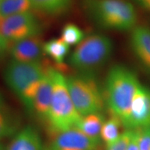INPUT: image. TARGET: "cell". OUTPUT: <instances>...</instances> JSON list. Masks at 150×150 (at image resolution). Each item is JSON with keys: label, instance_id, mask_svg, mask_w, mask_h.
<instances>
[{"label": "cell", "instance_id": "1", "mask_svg": "<svg viewBox=\"0 0 150 150\" xmlns=\"http://www.w3.org/2000/svg\"><path fill=\"white\" fill-rule=\"evenodd\" d=\"M47 66L41 62L25 63L12 59L4 69L5 83L29 111H33L35 94Z\"/></svg>", "mask_w": 150, "mask_h": 150}, {"label": "cell", "instance_id": "2", "mask_svg": "<svg viewBox=\"0 0 150 150\" xmlns=\"http://www.w3.org/2000/svg\"><path fill=\"white\" fill-rule=\"evenodd\" d=\"M83 4L88 16L105 29L127 31L136 26V10L126 0H83Z\"/></svg>", "mask_w": 150, "mask_h": 150}, {"label": "cell", "instance_id": "3", "mask_svg": "<svg viewBox=\"0 0 150 150\" xmlns=\"http://www.w3.org/2000/svg\"><path fill=\"white\" fill-rule=\"evenodd\" d=\"M140 84L136 74L123 65H113L108 71L105 85L106 101L110 111L120 118L122 125Z\"/></svg>", "mask_w": 150, "mask_h": 150}, {"label": "cell", "instance_id": "4", "mask_svg": "<svg viewBox=\"0 0 150 150\" xmlns=\"http://www.w3.org/2000/svg\"><path fill=\"white\" fill-rule=\"evenodd\" d=\"M53 93L47 117L48 128L52 136L76 127L82 116L79 113L67 88L66 77L58 68L52 67Z\"/></svg>", "mask_w": 150, "mask_h": 150}, {"label": "cell", "instance_id": "5", "mask_svg": "<svg viewBox=\"0 0 150 150\" xmlns=\"http://www.w3.org/2000/svg\"><path fill=\"white\" fill-rule=\"evenodd\" d=\"M113 42L107 35L94 33L76 45L68 59L70 65L79 73L94 74L111 57Z\"/></svg>", "mask_w": 150, "mask_h": 150}, {"label": "cell", "instance_id": "6", "mask_svg": "<svg viewBox=\"0 0 150 150\" xmlns=\"http://www.w3.org/2000/svg\"><path fill=\"white\" fill-rule=\"evenodd\" d=\"M70 97L81 116L99 112L104 107V97L94 74L79 73L66 78Z\"/></svg>", "mask_w": 150, "mask_h": 150}, {"label": "cell", "instance_id": "7", "mask_svg": "<svg viewBox=\"0 0 150 150\" xmlns=\"http://www.w3.org/2000/svg\"><path fill=\"white\" fill-rule=\"evenodd\" d=\"M42 27L30 11L8 17H0V35L8 42L38 36Z\"/></svg>", "mask_w": 150, "mask_h": 150}, {"label": "cell", "instance_id": "8", "mask_svg": "<svg viewBox=\"0 0 150 150\" xmlns=\"http://www.w3.org/2000/svg\"><path fill=\"white\" fill-rule=\"evenodd\" d=\"M45 150H96L99 140L88 136L77 127L54 135Z\"/></svg>", "mask_w": 150, "mask_h": 150}, {"label": "cell", "instance_id": "9", "mask_svg": "<svg viewBox=\"0 0 150 150\" xmlns=\"http://www.w3.org/2000/svg\"><path fill=\"white\" fill-rule=\"evenodd\" d=\"M123 125L128 129L150 128V89L140 84Z\"/></svg>", "mask_w": 150, "mask_h": 150}, {"label": "cell", "instance_id": "10", "mask_svg": "<svg viewBox=\"0 0 150 150\" xmlns=\"http://www.w3.org/2000/svg\"><path fill=\"white\" fill-rule=\"evenodd\" d=\"M12 59L25 63H40L43 56V42L38 36L14 42L10 47Z\"/></svg>", "mask_w": 150, "mask_h": 150}, {"label": "cell", "instance_id": "11", "mask_svg": "<svg viewBox=\"0 0 150 150\" xmlns=\"http://www.w3.org/2000/svg\"><path fill=\"white\" fill-rule=\"evenodd\" d=\"M131 31V50L142 66L150 72V28L136 25Z\"/></svg>", "mask_w": 150, "mask_h": 150}, {"label": "cell", "instance_id": "12", "mask_svg": "<svg viewBox=\"0 0 150 150\" xmlns=\"http://www.w3.org/2000/svg\"><path fill=\"white\" fill-rule=\"evenodd\" d=\"M53 93V77L52 67L48 65L44 76L41 79L33 101V110L46 120L51 105Z\"/></svg>", "mask_w": 150, "mask_h": 150}, {"label": "cell", "instance_id": "13", "mask_svg": "<svg viewBox=\"0 0 150 150\" xmlns=\"http://www.w3.org/2000/svg\"><path fill=\"white\" fill-rule=\"evenodd\" d=\"M6 150H45L36 129L27 126L15 135Z\"/></svg>", "mask_w": 150, "mask_h": 150}, {"label": "cell", "instance_id": "14", "mask_svg": "<svg viewBox=\"0 0 150 150\" xmlns=\"http://www.w3.org/2000/svg\"><path fill=\"white\" fill-rule=\"evenodd\" d=\"M43 51L45 55L51 58L59 70H65L64 61L69 52L70 46L65 43L61 38H53L43 43Z\"/></svg>", "mask_w": 150, "mask_h": 150}, {"label": "cell", "instance_id": "15", "mask_svg": "<svg viewBox=\"0 0 150 150\" xmlns=\"http://www.w3.org/2000/svg\"><path fill=\"white\" fill-rule=\"evenodd\" d=\"M104 122L102 115L95 112L82 116L76 127L88 136L100 140L101 131Z\"/></svg>", "mask_w": 150, "mask_h": 150}, {"label": "cell", "instance_id": "16", "mask_svg": "<svg viewBox=\"0 0 150 150\" xmlns=\"http://www.w3.org/2000/svg\"><path fill=\"white\" fill-rule=\"evenodd\" d=\"M33 8L30 0H1L0 17H8L13 15L29 12Z\"/></svg>", "mask_w": 150, "mask_h": 150}, {"label": "cell", "instance_id": "17", "mask_svg": "<svg viewBox=\"0 0 150 150\" xmlns=\"http://www.w3.org/2000/svg\"><path fill=\"white\" fill-rule=\"evenodd\" d=\"M122 125L120 118L112 113V116L105 121L101 131V138L106 145L114 142L120 136V127Z\"/></svg>", "mask_w": 150, "mask_h": 150}, {"label": "cell", "instance_id": "18", "mask_svg": "<svg viewBox=\"0 0 150 150\" xmlns=\"http://www.w3.org/2000/svg\"><path fill=\"white\" fill-rule=\"evenodd\" d=\"M33 8L47 14L59 13L66 10L71 0H30Z\"/></svg>", "mask_w": 150, "mask_h": 150}, {"label": "cell", "instance_id": "19", "mask_svg": "<svg viewBox=\"0 0 150 150\" xmlns=\"http://www.w3.org/2000/svg\"><path fill=\"white\" fill-rule=\"evenodd\" d=\"M86 38L84 31L76 24H65L61 31V38L69 46L77 45Z\"/></svg>", "mask_w": 150, "mask_h": 150}, {"label": "cell", "instance_id": "20", "mask_svg": "<svg viewBox=\"0 0 150 150\" xmlns=\"http://www.w3.org/2000/svg\"><path fill=\"white\" fill-rule=\"evenodd\" d=\"M135 133V129H128L120 134L114 142L107 145V150H127Z\"/></svg>", "mask_w": 150, "mask_h": 150}, {"label": "cell", "instance_id": "21", "mask_svg": "<svg viewBox=\"0 0 150 150\" xmlns=\"http://www.w3.org/2000/svg\"><path fill=\"white\" fill-rule=\"evenodd\" d=\"M17 131V127L6 114L0 109V138L11 136Z\"/></svg>", "mask_w": 150, "mask_h": 150}, {"label": "cell", "instance_id": "22", "mask_svg": "<svg viewBox=\"0 0 150 150\" xmlns=\"http://www.w3.org/2000/svg\"><path fill=\"white\" fill-rule=\"evenodd\" d=\"M138 145L139 150H150V128L140 129Z\"/></svg>", "mask_w": 150, "mask_h": 150}, {"label": "cell", "instance_id": "23", "mask_svg": "<svg viewBox=\"0 0 150 150\" xmlns=\"http://www.w3.org/2000/svg\"><path fill=\"white\" fill-rule=\"evenodd\" d=\"M140 129H135V133L127 150H139L138 140H139Z\"/></svg>", "mask_w": 150, "mask_h": 150}, {"label": "cell", "instance_id": "24", "mask_svg": "<svg viewBox=\"0 0 150 150\" xmlns=\"http://www.w3.org/2000/svg\"><path fill=\"white\" fill-rule=\"evenodd\" d=\"M8 41L0 35V59L8 50Z\"/></svg>", "mask_w": 150, "mask_h": 150}, {"label": "cell", "instance_id": "25", "mask_svg": "<svg viewBox=\"0 0 150 150\" xmlns=\"http://www.w3.org/2000/svg\"><path fill=\"white\" fill-rule=\"evenodd\" d=\"M134 1L142 8L150 12V0H134Z\"/></svg>", "mask_w": 150, "mask_h": 150}, {"label": "cell", "instance_id": "26", "mask_svg": "<svg viewBox=\"0 0 150 150\" xmlns=\"http://www.w3.org/2000/svg\"><path fill=\"white\" fill-rule=\"evenodd\" d=\"M4 106V99L2 94L0 92V109H3Z\"/></svg>", "mask_w": 150, "mask_h": 150}, {"label": "cell", "instance_id": "27", "mask_svg": "<svg viewBox=\"0 0 150 150\" xmlns=\"http://www.w3.org/2000/svg\"><path fill=\"white\" fill-rule=\"evenodd\" d=\"M0 150H3L2 146H1V143H0Z\"/></svg>", "mask_w": 150, "mask_h": 150}, {"label": "cell", "instance_id": "28", "mask_svg": "<svg viewBox=\"0 0 150 150\" xmlns=\"http://www.w3.org/2000/svg\"><path fill=\"white\" fill-rule=\"evenodd\" d=\"M1 0H0V6H1Z\"/></svg>", "mask_w": 150, "mask_h": 150}]
</instances>
